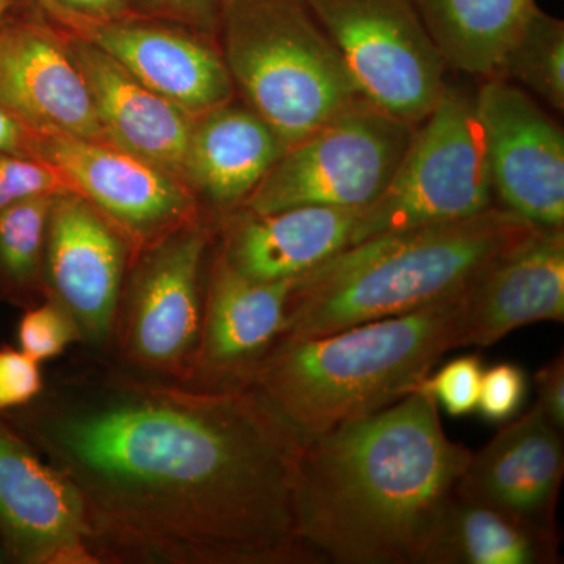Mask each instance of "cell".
I'll use <instances>...</instances> for the list:
<instances>
[{"label":"cell","mask_w":564,"mask_h":564,"mask_svg":"<svg viewBox=\"0 0 564 564\" xmlns=\"http://www.w3.org/2000/svg\"><path fill=\"white\" fill-rule=\"evenodd\" d=\"M295 281H252L237 273L217 251L204 282L198 350L184 384L243 388L285 332Z\"/></svg>","instance_id":"16"},{"label":"cell","mask_w":564,"mask_h":564,"mask_svg":"<svg viewBox=\"0 0 564 564\" xmlns=\"http://www.w3.org/2000/svg\"><path fill=\"white\" fill-rule=\"evenodd\" d=\"M9 563V556H7L6 547H3L2 540H0V564Z\"/></svg>","instance_id":"36"},{"label":"cell","mask_w":564,"mask_h":564,"mask_svg":"<svg viewBox=\"0 0 564 564\" xmlns=\"http://www.w3.org/2000/svg\"><path fill=\"white\" fill-rule=\"evenodd\" d=\"M564 321V231L534 228L463 291L456 348L491 347L538 322Z\"/></svg>","instance_id":"18"},{"label":"cell","mask_w":564,"mask_h":564,"mask_svg":"<svg viewBox=\"0 0 564 564\" xmlns=\"http://www.w3.org/2000/svg\"><path fill=\"white\" fill-rule=\"evenodd\" d=\"M529 381L525 370L513 362H499L485 369L477 411L489 423L513 421L525 402Z\"/></svg>","instance_id":"29"},{"label":"cell","mask_w":564,"mask_h":564,"mask_svg":"<svg viewBox=\"0 0 564 564\" xmlns=\"http://www.w3.org/2000/svg\"><path fill=\"white\" fill-rule=\"evenodd\" d=\"M538 391V404L543 408L549 421L560 432L564 430V358L563 352L555 356L534 375Z\"/></svg>","instance_id":"33"},{"label":"cell","mask_w":564,"mask_h":564,"mask_svg":"<svg viewBox=\"0 0 564 564\" xmlns=\"http://www.w3.org/2000/svg\"><path fill=\"white\" fill-rule=\"evenodd\" d=\"M0 540L9 563L96 564L76 492L2 415Z\"/></svg>","instance_id":"15"},{"label":"cell","mask_w":564,"mask_h":564,"mask_svg":"<svg viewBox=\"0 0 564 564\" xmlns=\"http://www.w3.org/2000/svg\"><path fill=\"white\" fill-rule=\"evenodd\" d=\"M17 347L41 364L62 358L80 345L70 315L51 296L25 307L17 328Z\"/></svg>","instance_id":"26"},{"label":"cell","mask_w":564,"mask_h":564,"mask_svg":"<svg viewBox=\"0 0 564 564\" xmlns=\"http://www.w3.org/2000/svg\"><path fill=\"white\" fill-rule=\"evenodd\" d=\"M306 3L367 102L413 128L432 113L447 65L414 0Z\"/></svg>","instance_id":"9"},{"label":"cell","mask_w":564,"mask_h":564,"mask_svg":"<svg viewBox=\"0 0 564 564\" xmlns=\"http://www.w3.org/2000/svg\"><path fill=\"white\" fill-rule=\"evenodd\" d=\"M462 295L323 336L281 339L243 388L258 392L302 444L377 413L417 391L455 350Z\"/></svg>","instance_id":"3"},{"label":"cell","mask_w":564,"mask_h":564,"mask_svg":"<svg viewBox=\"0 0 564 564\" xmlns=\"http://www.w3.org/2000/svg\"><path fill=\"white\" fill-rule=\"evenodd\" d=\"M62 33L110 143L187 184L193 118L141 84L90 41Z\"/></svg>","instance_id":"19"},{"label":"cell","mask_w":564,"mask_h":564,"mask_svg":"<svg viewBox=\"0 0 564 564\" xmlns=\"http://www.w3.org/2000/svg\"><path fill=\"white\" fill-rule=\"evenodd\" d=\"M46 20L117 21L129 18L132 0H35Z\"/></svg>","instance_id":"32"},{"label":"cell","mask_w":564,"mask_h":564,"mask_svg":"<svg viewBox=\"0 0 564 564\" xmlns=\"http://www.w3.org/2000/svg\"><path fill=\"white\" fill-rule=\"evenodd\" d=\"M560 544L484 505L454 497L423 564H555Z\"/></svg>","instance_id":"23"},{"label":"cell","mask_w":564,"mask_h":564,"mask_svg":"<svg viewBox=\"0 0 564 564\" xmlns=\"http://www.w3.org/2000/svg\"><path fill=\"white\" fill-rule=\"evenodd\" d=\"M14 6H17V0H0V25H2L3 20L9 17Z\"/></svg>","instance_id":"35"},{"label":"cell","mask_w":564,"mask_h":564,"mask_svg":"<svg viewBox=\"0 0 564 564\" xmlns=\"http://www.w3.org/2000/svg\"><path fill=\"white\" fill-rule=\"evenodd\" d=\"M220 28L234 85L288 148L364 99L306 0H225Z\"/></svg>","instance_id":"5"},{"label":"cell","mask_w":564,"mask_h":564,"mask_svg":"<svg viewBox=\"0 0 564 564\" xmlns=\"http://www.w3.org/2000/svg\"><path fill=\"white\" fill-rule=\"evenodd\" d=\"M563 477V432L534 403L474 452L455 496L560 544L556 508Z\"/></svg>","instance_id":"14"},{"label":"cell","mask_w":564,"mask_h":564,"mask_svg":"<svg viewBox=\"0 0 564 564\" xmlns=\"http://www.w3.org/2000/svg\"><path fill=\"white\" fill-rule=\"evenodd\" d=\"M76 492L96 564H313L299 437L250 388L199 389L74 347L0 414Z\"/></svg>","instance_id":"1"},{"label":"cell","mask_w":564,"mask_h":564,"mask_svg":"<svg viewBox=\"0 0 564 564\" xmlns=\"http://www.w3.org/2000/svg\"><path fill=\"white\" fill-rule=\"evenodd\" d=\"M61 31L90 41L150 90L188 117L231 102L234 82L225 58L184 28L124 18L117 21H54Z\"/></svg>","instance_id":"17"},{"label":"cell","mask_w":564,"mask_h":564,"mask_svg":"<svg viewBox=\"0 0 564 564\" xmlns=\"http://www.w3.org/2000/svg\"><path fill=\"white\" fill-rule=\"evenodd\" d=\"M128 240L77 193L55 196L44 250V291L76 323L80 347L109 350L131 262Z\"/></svg>","instance_id":"12"},{"label":"cell","mask_w":564,"mask_h":564,"mask_svg":"<svg viewBox=\"0 0 564 564\" xmlns=\"http://www.w3.org/2000/svg\"><path fill=\"white\" fill-rule=\"evenodd\" d=\"M494 198L536 228L564 225V133L514 85L489 79L477 93Z\"/></svg>","instance_id":"11"},{"label":"cell","mask_w":564,"mask_h":564,"mask_svg":"<svg viewBox=\"0 0 564 564\" xmlns=\"http://www.w3.org/2000/svg\"><path fill=\"white\" fill-rule=\"evenodd\" d=\"M477 95L447 85L381 195L359 210L350 245L474 217L494 206Z\"/></svg>","instance_id":"6"},{"label":"cell","mask_w":564,"mask_h":564,"mask_svg":"<svg viewBox=\"0 0 564 564\" xmlns=\"http://www.w3.org/2000/svg\"><path fill=\"white\" fill-rule=\"evenodd\" d=\"M55 196H36L0 212V300L25 310L46 296L44 250Z\"/></svg>","instance_id":"24"},{"label":"cell","mask_w":564,"mask_h":564,"mask_svg":"<svg viewBox=\"0 0 564 564\" xmlns=\"http://www.w3.org/2000/svg\"><path fill=\"white\" fill-rule=\"evenodd\" d=\"M484 372L485 364L480 356H459L436 373H430L417 391L429 393L452 417H463L477 411Z\"/></svg>","instance_id":"27"},{"label":"cell","mask_w":564,"mask_h":564,"mask_svg":"<svg viewBox=\"0 0 564 564\" xmlns=\"http://www.w3.org/2000/svg\"><path fill=\"white\" fill-rule=\"evenodd\" d=\"M132 7L141 13L210 35L220 29L225 0H132Z\"/></svg>","instance_id":"31"},{"label":"cell","mask_w":564,"mask_h":564,"mask_svg":"<svg viewBox=\"0 0 564 564\" xmlns=\"http://www.w3.org/2000/svg\"><path fill=\"white\" fill-rule=\"evenodd\" d=\"M212 229L199 220L133 252L107 355L184 383L202 336L204 259Z\"/></svg>","instance_id":"7"},{"label":"cell","mask_w":564,"mask_h":564,"mask_svg":"<svg viewBox=\"0 0 564 564\" xmlns=\"http://www.w3.org/2000/svg\"><path fill=\"white\" fill-rule=\"evenodd\" d=\"M0 106L33 131L110 143L65 36L39 11L0 25Z\"/></svg>","instance_id":"13"},{"label":"cell","mask_w":564,"mask_h":564,"mask_svg":"<svg viewBox=\"0 0 564 564\" xmlns=\"http://www.w3.org/2000/svg\"><path fill=\"white\" fill-rule=\"evenodd\" d=\"M43 364L13 345H0V414L32 403L43 392Z\"/></svg>","instance_id":"30"},{"label":"cell","mask_w":564,"mask_h":564,"mask_svg":"<svg viewBox=\"0 0 564 564\" xmlns=\"http://www.w3.org/2000/svg\"><path fill=\"white\" fill-rule=\"evenodd\" d=\"M473 454L422 391L340 423L300 447L296 534L315 563L423 564Z\"/></svg>","instance_id":"2"},{"label":"cell","mask_w":564,"mask_h":564,"mask_svg":"<svg viewBox=\"0 0 564 564\" xmlns=\"http://www.w3.org/2000/svg\"><path fill=\"white\" fill-rule=\"evenodd\" d=\"M358 215L321 206L272 214L240 210L223 226L218 252L252 281L299 280L350 245Z\"/></svg>","instance_id":"20"},{"label":"cell","mask_w":564,"mask_h":564,"mask_svg":"<svg viewBox=\"0 0 564 564\" xmlns=\"http://www.w3.org/2000/svg\"><path fill=\"white\" fill-rule=\"evenodd\" d=\"M33 158L104 215L132 254L199 220L195 192L184 181L115 144L33 131Z\"/></svg>","instance_id":"10"},{"label":"cell","mask_w":564,"mask_h":564,"mask_svg":"<svg viewBox=\"0 0 564 564\" xmlns=\"http://www.w3.org/2000/svg\"><path fill=\"white\" fill-rule=\"evenodd\" d=\"M413 126L361 99L291 144L240 206L250 214L321 206L362 210L389 184Z\"/></svg>","instance_id":"8"},{"label":"cell","mask_w":564,"mask_h":564,"mask_svg":"<svg viewBox=\"0 0 564 564\" xmlns=\"http://www.w3.org/2000/svg\"><path fill=\"white\" fill-rule=\"evenodd\" d=\"M0 154L33 158V131L0 106Z\"/></svg>","instance_id":"34"},{"label":"cell","mask_w":564,"mask_h":564,"mask_svg":"<svg viewBox=\"0 0 564 564\" xmlns=\"http://www.w3.org/2000/svg\"><path fill=\"white\" fill-rule=\"evenodd\" d=\"M534 228L492 206L351 245L295 281L281 339L340 332L456 295Z\"/></svg>","instance_id":"4"},{"label":"cell","mask_w":564,"mask_h":564,"mask_svg":"<svg viewBox=\"0 0 564 564\" xmlns=\"http://www.w3.org/2000/svg\"><path fill=\"white\" fill-rule=\"evenodd\" d=\"M69 192L68 184L47 163L0 154V212L36 196H58Z\"/></svg>","instance_id":"28"},{"label":"cell","mask_w":564,"mask_h":564,"mask_svg":"<svg viewBox=\"0 0 564 564\" xmlns=\"http://www.w3.org/2000/svg\"><path fill=\"white\" fill-rule=\"evenodd\" d=\"M445 65L494 77L534 11V0H414Z\"/></svg>","instance_id":"22"},{"label":"cell","mask_w":564,"mask_h":564,"mask_svg":"<svg viewBox=\"0 0 564 564\" xmlns=\"http://www.w3.org/2000/svg\"><path fill=\"white\" fill-rule=\"evenodd\" d=\"M288 144L254 110L231 102L193 120L185 181L220 210L242 206Z\"/></svg>","instance_id":"21"},{"label":"cell","mask_w":564,"mask_h":564,"mask_svg":"<svg viewBox=\"0 0 564 564\" xmlns=\"http://www.w3.org/2000/svg\"><path fill=\"white\" fill-rule=\"evenodd\" d=\"M500 73H510L534 95L564 109V24L538 9L513 47Z\"/></svg>","instance_id":"25"}]
</instances>
